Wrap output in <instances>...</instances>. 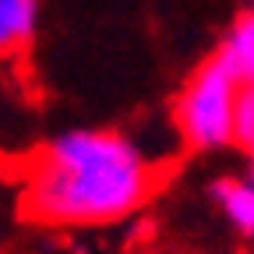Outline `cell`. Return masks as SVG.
I'll list each match as a JSON object with an SVG mask.
<instances>
[{
	"label": "cell",
	"mask_w": 254,
	"mask_h": 254,
	"mask_svg": "<svg viewBox=\"0 0 254 254\" xmlns=\"http://www.w3.org/2000/svg\"><path fill=\"white\" fill-rule=\"evenodd\" d=\"M237 145L251 148L254 145V81L240 88V103H237Z\"/></svg>",
	"instance_id": "obj_6"
},
{
	"label": "cell",
	"mask_w": 254,
	"mask_h": 254,
	"mask_svg": "<svg viewBox=\"0 0 254 254\" xmlns=\"http://www.w3.org/2000/svg\"><path fill=\"white\" fill-rule=\"evenodd\" d=\"M244 81L219 53H212L187 78L177 99V131L187 148L219 152L237 145V103Z\"/></svg>",
	"instance_id": "obj_2"
},
{
	"label": "cell",
	"mask_w": 254,
	"mask_h": 254,
	"mask_svg": "<svg viewBox=\"0 0 254 254\" xmlns=\"http://www.w3.org/2000/svg\"><path fill=\"white\" fill-rule=\"evenodd\" d=\"M247 152H251V177H254V145H251Z\"/></svg>",
	"instance_id": "obj_7"
},
{
	"label": "cell",
	"mask_w": 254,
	"mask_h": 254,
	"mask_svg": "<svg viewBox=\"0 0 254 254\" xmlns=\"http://www.w3.org/2000/svg\"><path fill=\"white\" fill-rule=\"evenodd\" d=\"M215 53L237 71V78L244 85L254 81V7L233 21V28L226 32V39H222V46Z\"/></svg>",
	"instance_id": "obj_5"
},
{
	"label": "cell",
	"mask_w": 254,
	"mask_h": 254,
	"mask_svg": "<svg viewBox=\"0 0 254 254\" xmlns=\"http://www.w3.org/2000/svg\"><path fill=\"white\" fill-rule=\"evenodd\" d=\"M152 194V166L141 148L103 127L60 131L28 173L25 212L53 226H103L127 219Z\"/></svg>",
	"instance_id": "obj_1"
},
{
	"label": "cell",
	"mask_w": 254,
	"mask_h": 254,
	"mask_svg": "<svg viewBox=\"0 0 254 254\" xmlns=\"http://www.w3.org/2000/svg\"><path fill=\"white\" fill-rule=\"evenodd\" d=\"M43 0H0V57H11L36 39Z\"/></svg>",
	"instance_id": "obj_4"
},
{
	"label": "cell",
	"mask_w": 254,
	"mask_h": 254,
	"mask_svg": "<svg viewBox=\"0 0 254 254\" xmlns=\"http://www.w3.org/2000/svg\"><path fill=\"white\" fill-rule=\"evenodd\" d=\"M251 7H254V4H251Z\"/></svg>",
	"instance_id": "obj_8"
},
{
	"label": "cell",
	"mask_w": 254,
	"mask_h": 254,
	"mask_svg": "<svg viewBox=\"0 0 254 254\" xmlns=\"http://www.w3.org/2000/svg\"><path fill=\"white\" fill-rule=\"evenodd\" d=\"M208 198L212 205L230 219V226L254 240V177L240 180V177H215L208 184Z\"/></svg>",
	"instance_id": "obj_3"
}]
</instances>
